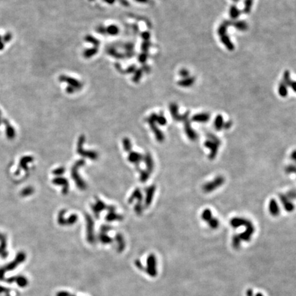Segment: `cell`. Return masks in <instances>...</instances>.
<instances>
[{
	"label": "cell",
	"mask_w": 296,
	"mask_h": 296,
	"mask_svg": "<svg viewBox=\"0 0 296 296\" xmlns=\"http://www.w3.org/2000/svg\"><path fill=\"white\" fill-rule=\"evenodd\" d=\"M221 144V140L217 136L211 133H208L207 135V140L204 142V146L210 149V154L208 158L210 160L215 159L216 156L218 153L219 148Z\"/></svg>",
	"instance_id": "6da1fadb"
},
{
	"label": "cell",
	"mask_w": 296,
	"mask_h": 296,
	"mask_svg": "<svg viewBox=\"0 0 296 296\" xmlns=\"http://www.w3.org/2000/svg\"><path fill=\"white\" fill-rule=\"evenodd\" d=\"M225 182V178L222 176H218L211 182H206L202 187L203 191L206 193H211L213 191L221 187Z\"/></svg>",
	"instance_id": "7a4b0ae2"
},
{
	"label": "cell",
	"mask_w": 296,
	"mask_h": 296,
	"mask_svg": "<svg viewBox=\"0 0 296 296\" xmlns=\"http://www.w3.org/2000/svg\"><path fill=\"white\" fill-rule=\"evenodd\" d=\"M25 255L24 254H19V256H17V259H16L15 260H14L13 262L11 263L10 264H8V265L5 266L3 268L0 269V281H2L4 278V274L6 272L8 271H12V270L15 269L16 267H17L19 265V264H20L22 263L25 260Z\"/></svg>",
	"instance_id": "3957f363"
},
{
	"label": "cell",
	"mask_w": 296,
	"mask_h": 296,
	"mask_svg": "<svg viewBox=\"0 0 296 296\" xmlns=\"http://www.w3.org/2000/svg\"><path fill=\"white\" fill-rule=\"evenodd\" d=\"M230 224L233 228H237L240 226H245L246 228L247 226H249V225H252V223L250 220H248V219H246L245 218L234 217L230 220Z\"/></svg>",
	"instance_id": "277c9868"
},
{
	"label": "cell",
	"mask_w": 296,
	"mask_h": 296,
	"mask_svg": "<svg viewBox=\"0 0 296 296\" xmlns=\"http://www.w3.org/2000/svg\"><path fill=\"white\" fill-rule=\"evenodd\" d=\"M279 199H281L283 207H284L286 211L292 212L294 211L295 206L294 205V204L291 202V200L289 199L287 197H286L285 195H284V194H280Z\"/></svg>",
	"instance_id": "5b68a950"
},
{
	"label": "cell",
	"mask_w": 296,
	"mask_h": 296,
	"mask_svg": "<svg viewBox=\"0 0 296 296\" xmlns=\"http://www.w3.org/2000/svg\"><path fill=\"white\" fill-rule=\"evenodd\" d=\"M6 281L9 283L15 282L19 286H20V287H23V288L25 287V286H26L28 284V279L24 276H18L12 277V278H9L8 279H6Z\"/></svg>",
	"instance_id": "8992f818"
},
{
	"label": "cell",
	"mask_w": 296,
	"mask_h": 296,
	"mask_svg": "<svg viewBox=\"0 0 296 296\" xmlns=\"http://www.w3.org/2000/svg\"><path fill=\"white\" fill-rule=\"evenodd\" d=\"M269 211L273 217H278L281 212L279 206L275 199H272L269 203Z\"/></svg>",
	"instance_id": "52a82bcc"
},
{
	"label": "cell",
	"mask_w": 296,
	"mask_h": 296,
	"mask_svg": "<svg viewBox=\"0 0 296 296\" xmlns=\"http://www.w3.org/2000/svg\"><path fill=\"white\" fill-rule=\"evenodd\" d=\"M193 121L195 122L199 123H206L210 119V114L208 113H200L194 115L193 117Z\"/></svg>",
	"instance_id": "ba28073f"
},
{
	"label": "cell",
	"mask_w": 296,
	"mask_h": 296,
	"mask_svg": "<svg viewBox=\"0 0 296 296\" xmlns=\"http://www.w3.org/2000/svg\"><path fill=\"white\" fill-rule=\"evenodd\" d=\"M214 126L215 129L219 131V130H221L223 128H224V119L220 114L216 117L215 120V123H214Z\"/></svg>",
	"instance_id": "9c48e42d"
},
{
	"label": "cell",
	"mask_w": 296,
	"mask_h": 296,
	"mask_svg": "<svg viewBox=\"0 0 296 296\" xmlns=\"http://www.w3.org/2000/svg\"><path fill=\"white\" fill-rule=\"evenodd\" d=\"M212 217V212L210 209H205L204 211L202 212V219L206 222H208L210 219Z\"/></svg>",
	"instance_id": "30bf717a"
},
{
	"label": "cell",
	"mask_w": 296,
	"mask_h": 296,
	"mask_svg": "<svg viewBox=\"0 0 296 296\" xmlns=\"http://www.w3.org/2000/svg\"><path fill=\"white\" fill-rule=\"evenodd\" d=\"M208 224L210 227L212 229H216L219 227V221L217 218L215 217H212L210 220L207 222Z\"/></svg>",
	"instance_id": "8fae6325"
},
{
	"label": "cell",
	"mask_w": 296,
	"mask_h": 296,
	"mask_svg": "<svg viewBox=\"0 0 296 296\" xmlns=\"http://www.w3.org/2000/svg\"><path fill=\"white\" fill-rule=\"evenodd\" d=\"M241 239L240 238L239 236H238V234L234 235L233 238H232V245H233L234 248L238 249V248L239 247L240 244H241Z\"/></svg>",
	"instance_id": "7c38bea8"
},
{
	"label": "cell",
	"mask_w": 296,
	"mask_h": 296,
	"mask_svg": "<svg viewBox=\"0 0 296 296\" xmlns=\"http://www.w3.org/2000/svg\"><path fill=\"white\" fill-rule=\"evenodd\" d=\"M286 174H296V165H290L285 168Z\"/></svg>",
	"instance_id": "4fadbf2b"
},
{
	"label": "cell",
	"mask_w": 296,
	"mask_h": 296,
	"mask_svg": "<svg viewBox=\"0 0 296 296\" xmlns=\"http://www.w3.org/2000/svg\"><path fill=\"white\" fill-rule=\"evenodd\" d=\"M285 195L289 199H296V191L295 190H291L288 191L285 194Z\"/></svg>",
	"instance_id": "5bb4252c"
},
{
	"label": "cell",
	"mask_w": 296,
	"mask_h": 296,
	"mask_svg": "<svg viewBox=\"0 0 296 296\" xmlns=\"http://www.w3.org/2000/svg\"><path fill=\"white\" fill-rule=\"evenodd\" d=\"M279 94L281 95L282 97L286 96L287 95V90H286V88L285 85H281L279 88Z\"/></svg>",
	"instance_id": "9a60e30c"
},
{
	"label": "cell",
	"mask_w": 296,
	"mask_h": 296,
	"mask_svg": "<svg viewBox=\"0 0 296 296\" xmlns=\"http://www.w3.org/2000/svg\"><path fill=\"white\" fill-rule=\"evenodd\" d=\"M237 28H238V29H239L241 30H243L245 29H246V24L243 23V22H239V23H237Z\"/></svg>",
	"instance_id": "2e32d148"
},
{
	"label": "cell",
	"mask_w": 296,
	"mask_h": 296,
	"mask_svg": "<svg viewBox=\"0 0 296 296\" xmlns=\"http://www.w3.org/2000/svg\"><path fill=\"white\" fill-rule=\"evenodd\" d=\"M231 11H231V15L232 16V17H237V15H238V12H237V8H232Z\"/></svg>",
	"instance_id": "e0dca14e"
},
{
	"label": "cell",
	"mask_w": 296,
	"mask_h": 296,
	"mask_svg": "<svg viewBox=\"0 0 296 296\" xmlns=\"http://www.w3.org/2000/svg\"><path fill=\"white\" fill-rule=\"evenodd\" d=\"M231 126H232V122H225V123H224V129H229V128H230Z\"/></svg>",
	"instance_id": "ac0fdd59"
},
{
	"label": "cell",
	"mask_w": 296,
	"mask_h": 296,
	"mask_svg": "<svg viewBox=\"0 0 296 296\" xmlns=\"http://www.w3.org/2000/svg\"><path fill=\"white\" fill-rule=\"evenodd\" d=\"M291 158L293 161H295L296 163V149L292 152V153L291 154Z\"/></svg>",
	"instance_id": "d6986e66"
},
{
	"label": "cell",
	"mask_w": 296,
	"mask_h": 296,
	"mask_svg": "<svg viewBox=\"0 0 296 296\" xmlns=\"http://www.w3.org/2000/svg\"><path fill=\"white\" fill-rule=\"evenodd\" d=\"M6 290H8V289L4 288V287H3V286H0V294H2V293L6 292Z\"/></svg>",
	"instance_id": "ffe728a7"
},
{
	"label": "cell",
	"mask_w": 296,
	"mask_h": 296,
	"mask_svg": "<svg viewBox=\"0 0 296 296\" xmlns=\"http://www.w3.org/2000/svg\"><path fill=\"white\" fill-rule=\"evenodd\" d=\"M292 87H293V89H294V90L296 92V82H294V84H292Z\"/></svg>",
	"instance_id": "44dd1931"
}]
</instances>
